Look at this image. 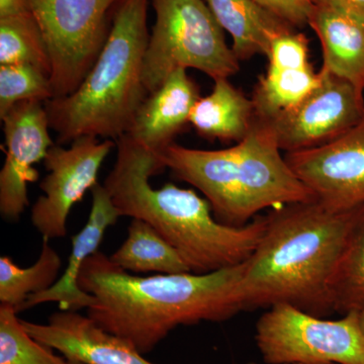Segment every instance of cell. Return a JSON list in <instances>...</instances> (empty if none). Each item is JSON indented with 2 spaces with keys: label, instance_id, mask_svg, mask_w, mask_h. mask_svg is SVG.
I'll list each match as a JSON object with an SVG mask.
<instances>
[{
  "label": "cell",
  "instance_id": "cell-26",
  "mask_svg": "<svg viewBox=\"0 0 364 364\" xmlns=\"http://www.w3.org/2000/svg\"><path fill=\"white\" fill-rule=\"evenodd\" d=\"M268 13L289 23L293 28L309 25L315 7L314 0H254Z\"/></svg>",
  "mask_w": 364,
  "mask_h": 364
},
{
  "label": "cell",
  "instance_id": "cell-21",
  "mask_svg": "<svg viewBox=\"0 0 364 364\" xmlns=\"http://www.w3.org/2000/svg\"><path fill=\"white\" fill-rule=\"evenodd\" d=\"M43 238L42 250L31 267H18L9 256L0 257V303L18 310L28 296L47 291L59 279L62 260L58 252Z\"/></svg>",
  "mask_w": 364,
  "mask_h": 364
},
{
  "label": "cell",
  "instance_id": "cell-27",
  "mask_svg": "<svg viewBox=\"0 0 364 364\" xmlns=\"http://www.w3.org/2000/svg\"><path fill=\"white\" fill-rule=\"evenodd\" d=\"M315 4L333 7L364 20V0H314Z\"/></svg>",
  "mask_w": 364,
  "mask_h": 364
},
{
  "label": "cell",
  "instance_id": "cell-18",
  "mask_svg": "<svg viewBox=\"0 0 364 364\" xmlns=\"http://www.w3.org/2000/svg\"><path fill=\"white\" fill-rule=\"evenodd\" d=\"M215 21L231 36L232 50L239 61L256 55L267 57L273 36L289 23L268 13L254 0H205Z\"/></svg>",
  "mask_w": 364,
  "mask_h": 364
},
{
  "label": "cell",
  "instance_id": "cell-13",
  "mask_svg": "<svg viewBox=\"0 0 364 364\" xmlns=\"http://www.w3.org/2000/svg\"><path fill=\"white\" fill-rule=\"evenodd\" d=\"M28 334L66 359L87 364H154L127 340L73 311L52 314L46 324L21 320Z\"/></svg>",
  "mask_w": 364,
  "mask_h": 364
},
{
  "label": "cell",
  "instance_id": "cell-19",
  "mask_svg": "<svg viewBox=\"0 0 364 364\" xmlns=\"http://www.w3.org/2000/svg\"><path fill=\"white\" fill-rule=\"evenodd\" d=\"M267 72L254 88L256 117L270 121L303 102L317 88L321 72L309 60L269 58Z\"/></svg>",
  "mask_w": 364,
  "mask_h": 364
},
{
  "label": "cell",
  "instance_id": "cell-7",
  "mask_svg": "<svg viewBox=\"0 0 364 364\" xmlns=\"http://www.w3.org/2000/svg\"><path fill=\"white\" fill-rule=\"evenodd\" d=\"M119 1L28 0L51 60L54 98L71 95L90 73L109 38Z\"/></svg>",
  "mask_w": 364,
  "mask_h": 364
},
{
  "label": "cell",
  "instance_id": "cell-20",
  "mask_svg": "<svg viewBox=\"0 0 364 364\" xmlns=\"http://www.w3.org/2000/svg\"><path fill=\"white\" fill-rule=\"evenodd\" d=\"M109 259L128 272H191L176 249L155 228L140 219H132L126 240Z\"/></svg>",
  "mask_w": 364,
  "mask_h": 364
},
{
  "label": "cell",
  "instance_id": "cell-31",
  "mask_svg": "<svg viewBox=\"0 0 364 364\" xmlns=\"http://www.w3.org/2000/svg\"><path fill=\"white\" fill-rule=\"evenodd\" d=\"M247 364H254V363H247Z\"/></svg>",
  "mask_w": 364,
  "mask_h": 364
},
{
  "label": "cell",
  "instance_id": "cell-3",
  "mask_svg": "<svg viewBox=\"0 0 364 364\" xmlns=\"http://www.w3.org/2000/svg\"><path fill=\"white\" fill-rule=\"evenodd\" d=\"M114 141L117 160L104 186L122 217L155 228L196 274L237 267L252 256L267 229L265 215L241 227L223 224L193 189L151 186L150 177L163 170L154 153L127 135Z\"/></svg>",
  "mask_w": 364,
  "mask_h": 364
},
{
  "label": "cell",
  "instance_id": "cell-14",
  "mask_svg": "<svg viewBox=\"0 0 364 364\" xmlns=\"http://www.w3.org/2000/svg\"><path fill=\"white\" fill-rule=\"evenodd\" d=\"M90 191L92 203L90 217L80 232L72 237V250L65 270L49 289L28 296L18 313L47 303L58 304L61 311L78 312L82 309L87 310L95 301L91 294L79 287V274L86 260L97 252L107 230L122 215L104 184L97 182Z\"/></svg>",
  "mask_w": 364,
  "mask_h": 364
},
{
  "label": "cell",
  "instance_id": "cell-15",
  "mask_svg": "<svg viewBox=\"0 0 364 364\" xmlns=\"http://www.w3.org/2000/svg\"><path fill=\"white\" fill-rule=\"evenodd\" d=\"M200 97V87L188 70L177 69L147 95L124 135L157 155L189 124L191 109Z\"/></svg>",
  "mask_w": 364,
  "mask_h": 364
},
{
  "label": "cell",
  "instance_id": "cell-9",
  "mask_svg": "<svg viewBox=\"0 0 364 364\" xmlns=\"http://www.w3.org/2000/svg\"><path fill=\"white\" fill-rule=\"evenodd\" d=\"M116 141L85 136L71 142L69 148L54 145L45 157L49 173L40 184L44 195L32 207L33 226L43 238H63L67 220L73 205L97 183L98 171Z\"/></svg>",
  "mask_w": 364,
  "mask_h": 364
},
{
  "label": "cell",
  "instance_id": "cell-16",
  "mask_svg": "<svg viewBox=\"0 0 364 364\" xmlns=\"http://www.w3.org/2000/svg\"><path fill=\"white\" fill-rule=\"evenodd\" d=\"M309 26L322 49V69L364 92V20L315 4Z\"/></svg>",
  "mask_w": 364,
  "mask_h": 364
},
{
  "label": "cell",
  "instance_id": "cell-29",
  "mask_svg": "<svg viewBox=\"0 0 364 364\" xmlns=\"http://www.w3.org/2000/svg\"><path fill=\"white\" fill-rule=\"evenodd\" d=\"M359 320H360L361 329H363L364 334V312L359 313Z\"/></svg>",
  "mask_w": 364,
  "mask_h": 364
},
{
  "label": "cell",
  "instance_id": "cell-25",
  "mask_svg": "<svg viewBox=\"0 0 364 364\" xmlns=\"http://www.w3.org/2000/svg\"><path fill=\"white\" fill-rule=\"evenodd\" d=\"M54 98L50 76L31 64L0 65V119L14 105Z\"/></svg>",
  "mask_w": 364,
  "mask_h": 364
},
{
  "label": "cell",
  "instance_id": "cell-30",
  "mask_svg": "<svg viewBox=\"0 0 364 364\" xmlns=\"http://www.w3.org/2000/svg\"><path fill=\"white\" fill-rule=\"evenodd\" d=\"M66 364H87L82 363V361L74 360V359H67Z\"/></svg>",
  "mask_w": 364,
  "mask_h": 364
},
{
  "label": "cell",
  "instance_id": "cell-4",
  "mask_svg": "<svg viewBox=\"0 0 364 364\" xmlns=\"http://www.w3.org/2000/svg\"><path fill=\"white\" fill-rule=\"evenodd\" d=\"M280 152L270 124L256 117L248 135L231 147L202 150L172 143L156 157L163 169L207 198L218 221L241 227L267 208L316 200Z\"/></svg>",
  "mask_w": 364,
  "mask_h": 364
},
{
  "label": "cell",
  "instance_id": "cell-28",
  "mask_svg": "<svg viewBox=\"0 0 364 364\" xmlns=\"http://www.w3.org/2000/svg\"><path fill=\"white\" fill-rule=\"evenodd\" d=\"M31 13L28 0H0V18Z\"/></svg>",
  "mask_w": 364,
  "mask_h": 364
},
{
  "label": "cell",
  "instance_id": "cell-8",
  "mask_svg": "<svg viewBox=\"0 0 364 364\" xmlns=\"http://www.w3.org/2000/svg\"><path fill=\"white\" fill-rule=\"evenodd\" d=\"M255 338L267 364H364V334L356 312L325 320L280 304L261 316Z\"/></svg>",
  "mask_w": 364,
  "mask_h": 364
},
{
  "label": "cell",
  "instance_id": "cell-24",
  "mask_svg": "<svg viewBox=\"0 0 364 364\" xmlns=\"http://www.w3.org/2000/svg\"><path fill=\"white\" fill-rule=\"evenodd\" d=\"M18 313L0 306V364H66L67 359L28 334Z\"/></svg>",
  "mask_w": 364,
  "mask_h": 364
},
{
  "label": "cell",
  "instance_id": "cell-10",
  "mask_svg": "<svg viewBox=\"0 0 364 364\" xmlns=\"http://www.w3.org/2000/svg\"><path fill=\"white\" fill-rule=\"evenodd\" d=\"M320 72V83L309 97L267 121L282 151L296 152L331 142L364 117L363 91L324 69Z\"/></svg>",
  "mask_w": 364,
  "mask_h": 364
},
{
  "label": "cell",
  "instance_id": "cell-2",
  "mask_svg": "<svg viewBox=\"0 0 364 364\" xmlns=\"http://www.w3.org/2000/svg\"><path fill=\"white\" fill-rule=\"evenodd\" d=\"M356 210L316 200L270 210L239 284L242 310L284 304L321 318L334 312L330 284Z\"/></svg>",
  "mask_w": 364,
  "mask_h": 364
},
{
  "label": "cell",
  "instance_id": "cell-1",
  "mask_svg": "<svg viewBox=\"0 0 364 364\" xmlns=\"http://www.w3.org/2000/svg\"><path fill=\"white\" fill-rule=\"evenodd\" d=\"M244 270L245 263L205 274L139 277L97 251L86 260L78 284L95 299L88 317L147 354L179 326L224 322L242 312Z\"/></svg>",
  "mask_w": 364,
  "mask_h": 364
},
{
  "label": "cell",
  "instance_id": "cell-5",
  "mask_svg": "<svg viewBox=\"0 0 364 364\" xmlns=\"http://www.w3.org/2000/svg\"><path fill=\"white\" fill-rule=\"evenodd\" d=\"M148 4L149 0H119L109 38L85 80L71 95L45 102L59 144L85 136L116 140L128 132L149 95L143 82Z\"/></svg>",
  "mask_w": 364,
  "mask_h": 364
},
{
  "label": "cell",
  "instance_id": "cell-12",
  "mask_svg": "<svg viewBox=\"0 0 364 364\" xmlns=\"http://www.w3.org/2000/svg\"><path fill=\"white\" fill-rule=\"evenodd\" d=\"M1 121L6 152L0 171V214L6 221L16 222L30 205L28 184L39 179L33 166L55 144L44 102H20Z\"/></svg>",
  "mask_w": 364,
  "mask_h": 364
},
{
  "label": "cell",
  "instance_id": "cell-23",
  "mask_svg": "<svg viewBox=\"0 0 364 364\" xmlns=\"http://www.w3.org/2000/svg\"><path fill=\"white\" fill-rule=\"evenodd\" d=\"M16 63L31 64L51 76V60L32 11L0 18V65Z\"/></svg>",
  "mask_w": 364,
  "mask_h": 364
},
{
  "label": "cell",
  "instance_id": "cell-17",
  "mask_svg": "<svg viewBox=\"0 0 364 364\" xmlns=\"http://www.w3.org/2000/svg\"><path fill=\"white\" fill-rule=\"evenodd\" d=\"M256 121L252 98L229 81L215 80L210 95L200 97L191 109L189 124L207 140L238 143L248 135Z\"/></svg>",
  "mask_w": 364,
  "mask_h": 364
},
{
  "label": "cell",
  "instance_id": "cell-6",
  "mask_svg": "<svg viewBox=\"0 0 364 364\" xmlns=\"http://www.w3.org/2000/svg\"><path fill=\"white\" fill-rule=\"evenodd\" d=\"M152 6L155 23L143 64L148 93L177 69H196L214 81L239 71L240 61L205 0H152Z\"/></svg>",
  "mask_w": 364,
  "mask_h": 364
},
{
  "label": "cell",
  "instance_id": "cell-11",
  "mask_svg": "<svg viewBox=\"0 0 364 364\" xmlns=\"http://www.w3.org/2000/svg\"><path fill=\"white\" fill-rule=\"evenodd\" d=\"M287 164L316 200L336 212L364 205V117L331 142L286 153Z\"/></svg>",
  "mask_w": 364,
  "mask_h": 364
},
{
  "label": "cell",
  "instance_id": "cell-22",
  "mask_svg": "<svg viewBox=\"0 0 364 364\" xmlns=\"http://www.w3.org/2000/svg\"><path fill=\"white\" fill-rule=\"evenodd\" d=\"M334 312H364V205L358 208L330 284Z\"/></svg>",
  "mask_w": 364,
  "mask_h": 364
}]
</instances>
